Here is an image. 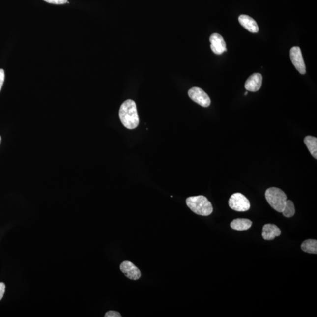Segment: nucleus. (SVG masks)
<instances>
[{"instance_id": "423d86ee", "label": "nucleus", "mask_w": 317, "mask_h": 317, "mask_svg": "<svg viewBox=\"0 0 317 317\" xmlns=\"http://www.w3.org/2000/svg\"><path fill=\"white\" fill-rule=\"evenodd\" d=\"M290 58L295 68L301 74L306 73V65L300 48L294 47L291 48Z\"/></svg>"}, {"instance_id": "412c9836", "label": "nucleus", "mask_w": 317, "mask_h": 317, "mask_svg": "<svg viewBox=\"0 0 317 317\" xmlns=\"http://www.w3.org/2000/svg\"><path fill=\"white\" fill-rule=\"evenodd\" d=\"M1 137H0V143H1Z\"/></svg>"}, {"instance_id": "dca6fc26", "label": "nucleus", "mask_w": 317, "mask_h": 317, "mask_svg": "<svg viewBox=\"0 0 317 317\" xmlns=\"http://www.w3.org/2000/svg\"><path fill=\"white\" fill-rule=\"evenodd\" d=\"M44 1L54 4H63L68 2V0H44Z\"/></svg>"}, {"instance_id": "4468645a", "label": "nucleus", "mask_w": 317, "mask_h": 317, "mask_svg": "<svg viewBox=\"0 0 317 317\" xmlns=\"http://www.w3.org/2000/svg\"><path fill=\"white\" fill-rule=\"evenodd\" d=\"M301 249L304 252L310 254L317 253V241L309 239L303 241L301 244Z\"/></svg>"}, {"instance_id": "a211bd4d", "label": "nucleus", "mask_w": 317, "mask_h": 317, "mask_svg": "<svg viewBox=\"0 0 317 317\" xmlns=\"http://www.w3.org/2000/svg\"><path fill=\"white\" fill-rule=\"evenodd\" d=\"M5 79V73L4 69H0V91H1L3 84Z\"/></svg>"}, {"instance_id": "ddd939ff", "label": "nucleus", "mask_w": 317, "mask_h": 317, "mask_svg": "<svg viewBox=\"0 0 317 317\" xmlns=\"http://www.w3.org/2000/svg\"><path fill=\"white\" fill-rule=\"evenodd\" d=\"M309 152L316 159H317V139L312 136H307L304 140Z\"/></svg>"}, {"instance_id": "2eb2a0df", "label": "nucleus", "mask_w": 317, "mask_h": 317, "mask_svg": "<svg viewBox=\"0 0 317 317\" xmlns=\"http://www.w3.org/2000/svg\"><path fill=\"white\" fill-rule=\"evenodd\" d=\"M295 212L293 202L290 200H287L285 208L282 211L284 216L289 218L294 215Z\"/></svg>"}, {"instance_id": "f03ea898", "label": "nucleus", "mask_w": 317, "mask_h": 317, "mask_svg": "<svg viewBox=\"0 0 317 317\" xmlns=\"http://www.w3.org/2000/svg\"><path fill=\"white\" fill-rule=\"evenodd\" d=\"M186 202L189 209L198 215L207 216L213 212L212 205L204 196H191Z\"/></svg>"}, {"instance_id": "0eeeda50", "label": "nucleus", "mask_w": 317, "mask_h": 317, "mask_svg": "<svg viewBox=\"0 0 317 317\" xmlns=\"http://www.w3.org/2000/svg\"><path fill=\"white\" fill-rule=\"evenodd\" d=\"M120 270L126 277L132 280H137L141 277V271L132 262L125 261L120 265Z\"/></svg>"}, {"instance_id": "aec40b11", "label": "nucleus", "mask_w": 317, "mask_h": 317, "mask_svg": "<svg viewBox=\"0 0 317 317\" xmlns=\"http://www.w3.org/2000/svg\"><path fill=\"white\" fill-rule=\"evenodd\" d=\"M244 95H247V92H246L245 93H244Z\"/></svg>"}, {"instance_id": "f257e3e1", "label": "nucleus", "mask_w": 317, "mask_h": 317, "mask_svg": "<svg viewBox=\"0 0 317 317\" xmlns=\"http://www.w3.org/2000/svg\"><path fill=\"white\" fill-rule=\"evenodd\" d=\"M119 118L123 126L127 129H134L137 128L140 123L138 114L137 105L135 102L128 99L120 106Z\"/></svg>"}, {"instance_id": "7ed1b4c3", "label": "nucleus", "mask_w": 317, "mask_h": 317, "mask_svg": "<svg viewBox=\"0 0 317 317\" xmlns=\"http://www.w3.org/2000/svg\"><path fill=\"white\" fill-rule=\"evenodd\" d=\"M265 197L271 207L279 213H282L287 199L286 193L279 188H270L265 193Z\"/></svg>"}, {"instance_id": "6ab92c4d", "label": "nucleus", "mask_w": 317, "mask_h": 317, "mask_svg": "<svg viewBox=\"0 0 317 317\" xmlns=\"http://www.w3.org/2000/svg\"><path fill=\"white\" fill-rule=\"evenodd\" d=\"M5 289V285L4 283H0V301L4 296Z\"/></svg>"}, {"instance_id": "f8f14e48", "label": "nucleus", "mask_w": 317, "mask_h": 317, "mask_svg": "<svg viewBox=\"0 0 317 317\" xmlns=\"http://www.w3.org/2000/svg\"><path fill=\"white\" fill-rule=\"evenodd\" d=\"M252 222L247 219H236L232 220L231 227L235 231H244L252 227Z\"/></svg>"}, {"instance_id": "20e7f679", "label": "nucleus", "mask_w": 317, "mask_h": 317, "mask_svg": "<svg viewBox=\"0 0 317 317\" xmlns=\"http://www.w3.org/2000/svg\"><path fill=\"white\" fill-rule=\"evenodd\" d=\"M229 206L236 211H246L250 209L249 199L240 193L232 194L229 201Z\"/></svg>"}, {"instance_id": "6e6552de", "label": "nucleus", "mask_w": 317, "mask_h": 317, "mask_svg": "<svg viewBox=\"0 0 317 317\" xmlns=\"http://www.w3.org/2000/svg\"><path fill=\"white\" fill-rule=\"evenodd\" d=\"M210 48L214 54L220 55L227 51L226 44L222 35L213 34L210 36Z\"/></svg>"}, {"instance_id": "9b49d317", "label": "nucleus", "mask_w": 317, "mask_h": 317, "mask_svg": "<svg viewBox=\"0 0 317 317\" xmlns=\"http://www.w3.org/2000/svg\"><path fill=\"white\" fill-rule=\"evenodd\" d=\"M238 21L244 29L252 33H257L259 31V26L256 21L247 15H241L238 17Z\"/></svg>"}, {"instance_id": "39448f33", "label": "nucleus", "mask_w": 317, "mask_h": 317, "mask_svg": "<svg viewBox=\"0 0 317 317\" xmlns=\"http://www.w3.org/2000/svg\"><path fill=\"white\" fill-rule=\"evenodd\" d=\"M188 95L190 99L203 107H209L211 104L209 95L203 89L198 87H193L189 89Z\"/></svg>"}, {"instance_id": "f3484780", "label": "nucleus", "mask_w": 317, "mask_h": 317, "mask_svg": "<svg viewBox=\"0 0 317 317\" xmlns=\"http://www.w3.org/2000/svg\"><path fill=\"white\" fill-rule=\"evenodd\" d=\"M105 317H122V316L120 315V314L117 312H115V311H110V312H107L105 314Z\"/></svg>"}, {"instance_id": "9d476101", "label": "nucleus", "mask_w": 317, "mask_h": 317, "mask_svg": "<svg viewBox=\"0 0 317 317\" xmlns=\"http://www.w3.org/2000/svg\"><path fill=\"white\" fill-rule=\"evenodd\" d=\"M282 233L280 229L276 225L266 224L262 228V237L265 240H272L279 237Z\"/></svg>"}, {"instance_id": "1a4fd4ad", "label": "nucleus", "mask_w": 317, "mask_h": 317, "mask_svg": "<svg viewBox=\"0 0 317 317\" xmlns=\"http://www.w3.org/2000/svg\"><path fill=\"white\" fill-rule=\"evenodd\" d=\"M262 77L260 74L255 73L250 76L245 83V88L250 92H257L261 88Z\"/></svg>"}]
</instances>
